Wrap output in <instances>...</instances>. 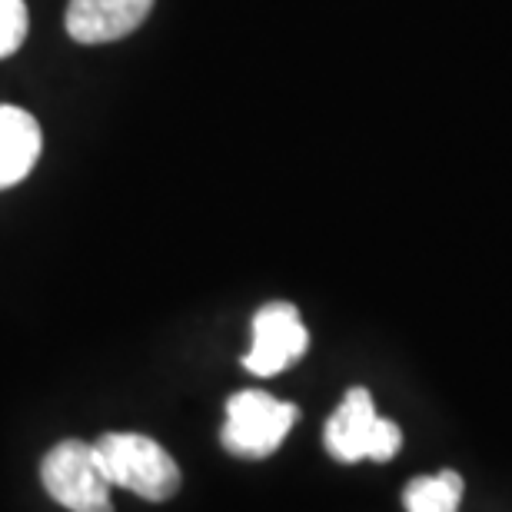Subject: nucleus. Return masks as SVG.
<instances>
[{
    "label": "nucleus",
    "instance_id": "0eeeda50",
    "mask_svg": "<svg viewBox=\"0 0 512 512\" xmlns=\"http://www.w3.org/2000/svg\"><path fill=\"white\" fill-rule=\"evenodd\" d=\"M40 124L34 114L10 104H0V190L14 187L40 160Z\"/></svg>",
    "mask_w": 512,
    "mask_h": 512
},
{
    "label": "nucleus",
    "instance_id": "39448f33",
    "mask_svg": "<svg viewBox=\"0 0 512 512\" xmlns=\"http://www.w3.org/2000/svg\"><path fill=\"white\" fill-rule=\"evenodd\" d=\"M310 346V333L293 303H270L253 316V346L243 366L253 376H276L293 366Z\"/></svg>",
    "mask_w": 512,
    "mask_h": 512
},
{
    "label": "nucleus",
    "instance_id": "f03ea898",
    "mask_svg": "<svg viewBox=\"0 0 512 512\" xmlns=\"http://www.w3.org/2000/svg\"><path fill=\"white\" fill-rule=\"evenodd\" d=\"M323 439L333 459H340V463H360V459L386 463L403 446L399 426L376 413L373 396L360 386L350 389L343 396V403L336 406V413L326 423Z\"/></svg>",
    "mask_w": 512,
    "mask_h": 512
},
{
    "label": "nucleus",
    "instance_id": "1a4fd4ad",
    "mask_svg": "<svg viewBox=\"0 0 512 512\" xmlns=\"http://www.w3.org/2000/svg\"><path fill=\"white\" fill-rule=\"evenodd\" d=\"M27 27L30 17L24 0H0V60L17 54L27 40Z\"/></svg>",
    "mask_w": 512,
    "mask_h": 512
},
{
    "label": "nucleus",
    "instance_id": "f257e3e1",
    "mask_svg": "<svg viewBox=\"0 0 512 512\" xmlns=\"http://www.w3.org/2000/svg\"><path fill=\"white\" fill-rule=\"evenodd\" d=\"M97 463L107 483L130 489L140 499L163 503L180 489V469L173 456L150 436L140 433H107L94 443Z\"/></svg>",
    "mask_w": 512,
    "mask_h": 512
},
{
    "label": "nucleus",
    "instance_id": "7ed1b4c3",
    "mask_svg": "<svg viewBox=\"0 0 512 512\" xmlns=\"http://www.w3.org/2000/svg\"><path fill=\"white\" fill-rule=\"evenodd\" d=\"M44 489L70 512H114L110 509V486L97 463L94 443L64 439L44 456L40 466Z\"/></svg>",
    "mask_w": 512,
    "mask_h": 512
},
{
    "label": "nucleus",
    "instance_id": "20e7f679",
    "mask_svg": "<svg viewBox=\"0 0 512 512\" xmlns=\"http://www.w3.org/2000/svg\"><path fill=\"white\" fill-rule=\"evenodd\" d=\"M296 423V406L273 399L260 389H243V393L230 396L227 403V423H223V446L233 456L263 459L280 449L286 433Z\"/></svg>",
    "mask_w": 512,
    "mask_h": 512
},
{
    "label": "nucleus",
    "instance_id": "6e6552de",
    "mask_svg": "<svg viewBox=\"0 0 512 512\" xmlns=\"http://www.w3.org/2000/svg\"><path fill=\"white\" fill-rule=\"evenodd\" d=\"M459 499H463V479L453 469H443L436 476H419L403 493L409 512H456Z\"/></svg>",
    "mask_w": 512,
    "mask_h": 512
},
{
    "label": "nucleus",
    "instance_id": "423d86ee",
    "mask_svg": "<svg viewBox=\"0 0 512 512\" xmlns=\"http://www.w3.org/2000/svg\"><path fill=\"white\" fill-rule=\"evenodd\" d=\"M150 10L153 0H70L67 34L87 47L114 44V40L133 34Z\"/></svg>",
    "mask_w": 512,
    "mask_h": 512
}]
</instances>
